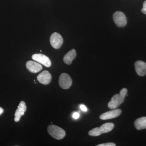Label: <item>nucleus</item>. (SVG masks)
<instances>
[{"instance_id":"1","label":"nucleus","mask_w":146,"mask_h":146,"mask_svg":"<svg viewBox=\"0 0 146 146\" xmlns=\"http://www.w3.org/2000/svg\"><path fill=\"white\" fill-rule=\"evenodd\" d=\"M127 92V89L123 88L121 90L119 94H116L113 96L108 104V107L110 109H116L122 104L124 101Z\"/></svg>"},{"instance_id":"2","label":"nucleus","mask_w":146,"mask_h":146,"mask_svg":"<svg viewBox=\"0 0 146 146\" xmlns=\"http://www.w3.org/2000/svg\"><path fill=\"white\" fill-rule=\"evenodd\" d=\"M48 131L52 137L57 140H61L65 136L64 129L54 125H51L48 127Z\"/></svg>"},{"instance_id":"3","label":"nucleus","mask_w":146,"mask_h":146,"mask_svg":"<svg viewBox=\"0 0 146 146\" xmlns=\"http://www.w3.org/2000/svg\"><path fill=\"white\" fill-rule=\"evenodd\" d=\"M58 82L60 87L64 89H69L72 84L71 77L66 73H63L60 75Z\"/></svg>"},{"instance_id":"4","label":"nucleus","mask_w":146,"mask_h":146,"mask_svg":"<svg viewBox=\"0 0 146 146\" xmlns=\"http://www.w3.org/2000/svg\"><path fill=\"white\" fill-rule=\"evenodd\" d=\"M113 17L114 22L118 27H122L126 25L127 20L125 15L123 12L116 11L113 14Z\"/></svg>"},{"instance_id":"5","label":"nucleus","mask_w":146,"mask_h":146,"mask_svg":"<svg viewBox=\"0 0 146 146\" xmlns=\"http://www.w3.org/2000/svg\"><path fill=\"white\" fill-rule=\"evenodd\" d=\"M63 42V37L57 33H54L50 38V43L53 48L55 49L60 48Z\"/></svg>"},{"instance_id":"6","label":"nucleus","mask_w":146,"mask_h":146,"mask_svg":"<svg viewBox=\"0 0 146 146\" xmlns=\"http://www.w3.org/2000/svg\"><path fill=\"white\" fill-rule=\"evenodd\" d=\"M32 58L33 60L47 68H49L51 65V62L49 58L46 56L42 54H35L33 55Z\"/></svg>"},{"instance_id":"7","label":"nucleus","mask_w":146,"mask_h":146,"mask_svg":"<svg viewBox=\"0 0 146 146\" xmlns=\"http://www.w3.org/2000/svg\"><path fill=\"white\" fill-rule=\"evenodd\" d=\"M121 110L120 109H116L106 112L100 115V119L102 120H107L109 119H114V118L119 117L121 113Z\"/></svg>"},{"instance_id":"8","label":"nucleus","mask_w":146,"mask_h":146,"mask_svg":"<svg viewBox=\"0 0 146 146\" xmlns=\"http://www.w3.org/2000/svg\"><path fill=\"white\" fill-rule=\"evenodd\" d=\"M37 80L40 83L46 85L51 81L52 76L48 71H44L37 76Z\"/></svg>"},{"instance_id":"9","label":"nucleus","mask_w":146,"mask_h":146,"mask_svg":"<svg viewBox=\"0 0 146 146\" xmlns=\"http://www.w3.org/2000/svg\"><path fill=\"white\" fill-rule=\"evenodd\" d=\"M27 106L25 103L24 101H21L18 106V109L16 110L15 113L14 121L15 122L19 121L21 117L24 115L25 112L26 111Z\"/></svg>"},{"instance_id":"10","label":"nucleus","mask_w":146,"mask_h":146,"mask_svg":"<svg viewBox=\"0 0 146 146\" xmlns=\"http://www.w3.org/2000/svg\"><path fill=\"white\" fill-rule=\"evenodd\" d=\"M27 69L30 72L32 73H36L42 70V65L35 61L29 60L26 63Z\"/></svg>"},{"instance_id":"11","label":"nucleus","mask_w":146,"mask_h":146,"mask_svg":"<svg viewBox=\"0 0 146 146\" xmlns=\"http://www.w3.org/2000/svg\"><path fill=\"white\" fill-rule=\"evenodd\" d=\"M135 70L138 75L144 76L146 74V63L143 61L138 60L134 64Z\"/></svg>"},{"instance_id":"12","label":"nucleus","mask_w":146,"mask_h":146,"mask_svg":"<svg viewBox=\"0 0 146 146\" xmlns=\"http://www.w3.org/2000/svg\"><path fill=\"white\" fill-rule=\"evenodd\" d=\"M76 50L75 49L71 50L67 54L65 55L63 58V61L66 64L70 65L72 64L73 60L76 58Z\"/></svg>"},{"instance_id":"13","label":"nucleus","mask_w":146,"mask_h":146,"mask_svg":"<svg viewBox=\"0 0 146 146\" xmlns=\"http://www.w3.org/2000/svg\"><path fill=\"white\" fill-rule=\"evenodd\" d=\"M134 125L138 130L145 129L146 128V117L138 118L134 122Z\"/></svg>"},{"instance_id":"14","label":"nucleus","mask_w":146,"mask_h":146,"mask_svg":"<svg viewBox=\"0 0 146 146\" xmlns=\"http://www.w3.org/2000/svg\"><path fill=\"white\" fill-rule=\"evenodd\" d=\"M114 126L115 125L113 123H107L101 126L100 128L102 133H108L110 131H111L114 128Z\"/></svg>"},{"instance_id":"15","label":"nucleus","mask_w":146,"mask_h":146,"mask_svg":"<svg viewBox=\"0 0 146 146\" xmlns=\"http://www.w3.org/2000/svg\"><path fill=\"white\" fill-rule=\"evenodd\" d=\"M102 134L100 127H96L89 131V135L91 136H97Z\"/></svg>"},{"instance_id":"16","label":"nucleus","mask_w":146,"mask_h":146,"mask_svg":"<svg viewBox=\"0 0 146 146\" xmlns=\"http://www.w3.org/2000/svg\"><path fill=\"white\" fill-rule=\"evenodd\" d=\"M116 145L114 143H104L100 144V145H98L97 146H115Z\"/></svg>"},{"instance_id":"17","label":"nucleus","mask_w":146,"mask_h":146,"mask_svg":"<svg viewBox=\"0 0 146 146\" xmlns=\"http://www.w3.org/2000/svg\"><path fill=\"white\" fill-rule=\"evenodd\" d=\"M141 11L144 14H146V0L143 4V7L141 9Z\"/></svg>"},{"instance_id":"18","label":"nucleus","mask_w":146,"mask_h":146,"mask_svg":"<svg viewBox=\"0 0 146 146\" xmlns=\"http://www.w3.org/2000/svg\"><path fill=\"white\" fill-rule=\"evenodd\" d=\"M72 117H73L74 118V119H78L79 117V114L78 112H74V113L73 114Z\"/></svg>"},{"instance_id":"19","label":"nucleus","mask_w":146,"mask_h":146,"mask_svg":"<svg viewBox=\"0 0 146 146\" xmlns=\"http://www.w3.org/2000/svg\"><path fill=\"white\" fill-rule=\"evenodd\" d=\"M80 109L84 112H86L87 111V109L86 106L84 105H81L80 106Z\"/></svg>"},{"instance_id":"20","label":"nucleus","mask_w":146,"mask_h":146,"mask_svg":"<svg viewBox=\"0 0 146 146\" xmlns=\"http://www.w3.org/2000/svg\"><path fill=\"white\" fill-rule=\"evenodd\" d=\"M3 112V109L1 107H0V115H1Z\"/></svg>"},{"instance_id":"21","label":"nucleus","mask_w":146,"mask_h":146,"mask_svg":"<svg viewBox=\"0 0 146 146\" xmlns=\"http://www.w3.org/2000/svg\"><path fill=\"white\" fill-rule=\"evenodd\" d=\"M40 52H42V50H40Z\"/></svg>"}]
</instances>
